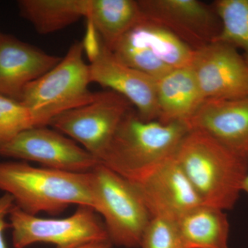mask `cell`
<instances>
[{
    "label": "cell",
    "mask_w": 248,
    "mask_h": 248,
    "mask_svg": "<svg viewBox=\"0 0 248 248\" xmlns=\"http://www.w3.org/2000/svg\"><path fill=\"white\" fill-rule=\"evenodd\" d=\"M146 20L167 29L189 46L198 50L213 43L221 31L213 6L197 0H140Z\"/></svg>",
    "instance_id": "9"
},
{
    "label": "cell",
    "mask_w": 248,
    "mask_h": 248,
    "mask_svg": "<svg viewBox=\"0 0 248 248\" xmlns=\"http://www.w3.org/2000/svg\"><path fill=\"white\" fill-rule=\"evenodd\" d=\"M95 213L91 207L78 206L71 216L45 218L15 205L9 216L13 244L15 248H26L37 243L53 244L56 248H77L109 240L104 223Z\"/></svg>",
    "instance_id": "6"
},
{
    "label": "cell",
    "mask_w": 248,
    "mask_h": 248,
    "mask_svg": "<svg viewBox=\"0 0 248 248\" xmlns=\"http://www.w3.org/2000/svg\"><path fill=\"white\" fill-rule=\"evenodd\" d=\"M156 81L158 122L187 125L205 101L191 67L173 69Z\"/></svg>",
    "instance_id": "15"
},
{
    "label": "cell",
    "mask_w": 248,
    "mask_h": 248,
    "mask_svg": "<svg viewBox=\"0 0 248 248\" xmlns=\"http://www.w3.org/2000/svg\"><path fill=\"white\" fill-rule=\"evenodd\" d=\"M91 173L93 209L104 218L110 242L140 248L151 216L135 186L102 164Z\"/></svg>",
    "instance_id": "5"
},
{
    "label": "cell",
    "mask_w": 248,
    "mask_h": 248,
    "mask_svg": "<svg viewBox=\"0 0 248 248\" xmlns=\"http://www.w3.org/2000/svg\"><path fill=\"white\" fill-rule=\"evenodd\" d=\"M131 183L151 218L177 220L203 203L175 155L138 182Z\"/></svg>",
    "instance_id": "11"
},
{
    "label": "cell",
    "mask_w": 248,
    "mask_h": 248,
    "mask_svg": "<svg viewBox=\"0 0 248 248\" xmlns=\"http://www.w3.org/2000/svg\"><path fill=\"white\" fill-rule=\"evenodd\" d=\"M140 248H185L177 220L152 217L142 235Z\"/></svg>",
    "instance_id": "22"
},
{
    "label": "cell",
    "mask_w": 248,
    "mask_h": 248,
    "mask_svg": "<svg viewBox=\"0 0 248 248\" xmlns=\"http://www.w3.org/2000/svg\"><path fill=\"white\" fill-rule=\"evenodd\" d=\"M171 69L190 66L195 50L164 28L142 18L125 34Z\"/></svg>",
    "instance_id": "17"
},
{
    "label": "cell",
    "mask_w": 248,
    "mask_h": 248,
    "mask_svg": "<svg viewBox=\"0 0 248 248\" xmlns=\"http://www.w3.org/2000/svg\"><path fill=\"white\" fill-rule=\"evenodd\" d=\"M177 223L185 248H229L230 223L224 210L202 203Z\"/></svg>",
    "instance_id": "16"
},
{
    "label": "cell",
    "mask_w": 248,
    "mask_h": 248,
    "mask_svg": "<svg viewBox=\"0 0 248 248\" xmlns=\"http://www.w3.org/2000/svg\"><path fill=\"white\" fill-rule=\"evenodd\" d=\"M34 128L29 110L19 101L0 94V147L28 129Z\"/></svg>",
    "instance_id": "21"
},
{
    "label": "cell",
    "mask_w": 248,
    "mask_h": 248,
    "mask_svg": "<svg viewBox=\"0 0 248 248\" xmlns=\"http://www.w3.org/2000/svg\"><path fill=\"white\" fill-rule=\"evenodd\" d=\"M1 35H2V33H1V32H0V38H1Z\"/></svg>",
    "instance_id": "26"
},
{
    "label": "cell",
    "mask_w": 248,
    "mask_h": 248,
    "mask_svg": "<svg viewBox=\"0 0 248 248\" xmlns=\"http://www.w3.org/2000/svg\"><path fill=\"white\" fill-rule=\"evenodd\" d=\"M84 53L82 42L77 41L56 66L24 89L20 102L30 112L34 127L46 126L57 116L94 99Z\"/></svg>",
    "instance_id": "4"
},
{
    "label": "cell",
    "mask_w": 248,
    "mask_h": 248,
    "mask_svg": "<svg viewBox=\"0 0 248 248\" xmlns=\"http://www.w3.org/2000/svg\"><path fill=\"white\" fill-rule=\"evenodd\" d=\"M14 198L9 194L4 193L0 197V248H7L4 237V232L10 224L6 221L11 210L14 208Z\"/></svg>",
    "instance_id": "23"
},
{
    "label": "cell",
    "mask_w": 248,
    "mask_h": 248,
    "mask_svg": "<svg viewBox=\"0 0 248 248\" xmlns=\"http://www.w3.org/2000/svg\"><path fill=\"white\" fill-rule=\"evenodd\" d=\"M187 125L248 159V97L206 99Z\"/></svg>",
    "instance_id": "13"
},
{
    "label": "cell",
    "mask_w": 248,
    "mask_h": 248,
    "mask_svg": "<svg viewBox=\"0 0 248 248\" xmlns=\"http://www.w3.org/2000/svg\"><path fill=\"white\" fill-rule=\"evenodd\" d=\"M92 172V171H91ZM37 168L23 161L0 162V190L30 215H58L71 205L93 209L92 173Z\"/></svg>",
    "instance_id": "2"
},
{
    "label": "cell",
    "mask_w": 248,
    "mask_h": 248,
    "mask_svg": "<svg viewBox=\"0 0 248 248\" xmlns=\"http://www.w3.org/2000/svg\"><path fill=\"white\" fill-rule=\"evenodd\" d=\"M189 131L182 122L143 120L132 108L120 122L101 164L129 182H138L174 156Z\"/></svg>",
    "instance_id": "3"
},
{
    "label": "cell",
    "mask_w": 248,
    "mask_h": 248,
    "mask_svg": "<svg viewBox=\"0 0 248 248\" xmlns=\"http://www.w3.org/2000/svg\"><path fill=\"white\" fill-rule=\"evenodd\" d=\"M242 192H246L248 195V170L246 177H245L244 183H243Z\"/></svg>",
    "instance_id": "25"
},
{
    "label": "cell",
    "mask_w": 248,
    "mask_h": 248,
    "mask_svg": "<svg viewBox=\"0 0 248 248\" xmlns=\"http://www.w3.org/2000/svg\"><path fill=\"white\" fill-rule=\"evenodd\" d=\"M112 244L109 240H105V241L90 243L77 248H112Z\"/></svg>",
    "instance_id": "24"
},
{
    "label": "cell",
    "mask_w": 248,
    "mask_h": 248,
    "mask_svg": "<svg viewBox=\"0 0 248 248\" xmlns=\"http://www.w3.org/2000/svg\"><path fill=\"white\" fill-rule=\"evenodd\" d=\"M0 155L39 163L47 169L90 172L101 164L71 139L55 130L34 127L0 147Z\"/></svg>",
    "instance_id": "8"
},
{
    "label": "cell",
    "mask_w": 248,
    "mask_h": 248,
    "mask_svg": "<svg viewBox=\"0 0 248 248\" xmlns=\"http://www.w3.org/2000/svg\"><path fill=\"white\" fill-rule=\"evenodd\" d=\"M87 19L103 43L112 50L119 40L143 18L138 1L90 0Z\"/></svg>",
    "instance_id": "18"
},
{
    "label": "cell",
    "mask_w": 248,
    "mask_h": 248,
    "mask_svg": "<svg viewBox=\"0 0 248 248\" xmlns=\"http://www.w3.org/2000/svg\"><path fill=\"white\" fill-rule=\"evenodd\" d=\"M13 36L0 38V94L20 102L28 85L61 61Z\"/></svg>",
    "instance_id": "14"
},
{
    "label": "cell",
    "mask_w": 248,
    "mask_h": 248,
    "mask_svg": "<svg viewBox=\"0 0 248 248\" xmlns=\"http://www.w3.org/2000/svg\"><path fill=\"white\" fill-rule=\"evenodd\" d=\"M213 6L221 24V31L213 42L240 49L248 63V0H217Z\"/></svg>",
    "instance_id": "20"
},
{
    "label": "cell",
    "mask_w": 248,
    "mask_h": 248,
    "mask_svg": "<svg viewBox=\"0 0 248 248\" xmlns=\"http://www.w3.org/2000/svg\"><path fill=\"white\" fill-rule=\"evenodd\" d=\"M90 0H21V16L42 35L53 33L87 17Z\"/></svg>",
    "instance_id": "19"
},
{
    "label": "cell",
    "mask_w": 248,
    "mask_h": 248,
    "mask_svg": "<svg viewBox=\"0 0 248 248\" xmlns=\"http://www.w3.org/2000/svg\"><path fill=\"white\" fill-rule=\"evenodd\" d=\"M175 158L204 204L226 210L239 200L248 170V159L216 140L190 130Z\"/></svg>",
    "instance_id": "1"
},
{
    "label": "cell",
    "mask_w": 248,
    "mask_h": 248,
    "mask_svg": "<svg viewBox=\"0 0 248 248\" xmlns=\"http://www.w3.org/2000/svg\"><path fill=\"white\" fill-rule=\"evenodd\" d=\"M190 67L205 100L248 97V63L232 46L213 42L195 50Z\"/></svg>",
    "instance_id": "10"
},
{
    "label": "cell",
    "mask_w": 248,
    "mask_h": 248,
    "mask_svg": "<svg viewBox=\"0 0 248 248\" xmlns=\"http://www.w3.org/2000/svg\"><path fill=\"white\" fill-rule=\"evenodd\" d=\"M89 67L91 83L123 96L136 108L142 120L157 121L156 79L117 60L104 43Z\"/></svg>",
    "instance_id": "12"
},
{
    "label": "cell",
    "mask_w": 248,
    "mask_h": 248,
    "mask_svg": "<svg viewBox=\"0 0 248 248\" xmlns=\"http://www.w3.org/2000/svg\"><path fill=\"white\" fill-rule=\"evenodd\" d=\"M133 105L113 91L95 93L91 102L63 112L48 125L78 142L101 162L120 122Z\"/></svg>",
    "instance_id": "7"
}]
</instances>
